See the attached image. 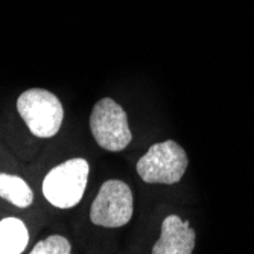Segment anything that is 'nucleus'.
<instances>
[{
    "label": "nucleus",
    "instance_id": "f257e3e1",
    "mask_svg": "<svg viewBox=\"0 0 254 254\" xmlns=\"http://www.w3.org/2000/svg\"><path fill=\"white\" fill-rule=\"evenodd\" d=\"M90 166L85 158L65 160L52 168L43 180V196L57 209H72L84 196Z\"/></svg>",
    "mask_w": 254,
    "mask_h": 254
},
{
    "label": "nucleus",
    "instance_id": "f03ea898",
    "mask_svg": "<svg viewBox=\"0 0 254 254\" xmlns=\"http://www.w3.org/2000/svg\"><path fill=\"white\" fill-rule=\"evenodd\" d=\"M17 111L35 137L51 138L61 129L64 108L49 90L29 88L23 91L17 99Z\"/></svg>",
    "mask_w": 254,
    "mask_h": 254
},
{
    "label": "nucleus",
    "instance_id": "7ed1b4c3",
    "mask_svg": "<svg viewBox=\"0 0 254 254\" xmlns=\"http://www.w3.org/2000/svg\"><path fill=\"white\" fill-rule=\"evenodd\" d=\"M188 154L177 142L165 140L152 145L137 161V174L149 184H177L186 174Z\"/></svg>",
    "mask_w": 254,
    "mask_h": 254
},
{
    "label": "nucleus",
    "instance_id": "20e7f679",
    "mask_svg": "<svg viewBox=\"0 0 254 254\" xmlns=\"http://www.w3.org/2000/svg\"><path fill=\"white\" fill-rule=\"evenodd\" d=\"M90 131L95 142L110 152L124 151L132 140L127 113L111 98L95 104L90 114Z\"/></svg>",
    "mask_w": 254,
    "mask_h": 254
},
{
    "label": "nucleus",
    "instance_id": "39448f33",
    "mask_svg": "<svg viewBox=\"0 0 254 254\" xmlns=\"http://www.w3.org/2000/svg\"><path fill=\"white\" fill-rule=\"evenodd\" d=\"M134 213L132 190L125 181L107 180L90 207V221L98 227L119 228L127 225Z\"/></svg>",
    "mask_w": 254,
    "mask_h": 254
},
{
    "label": "nucleus",
    "instance_id": "423d86ee",
    "mask_svg": "<svg viewBox=\"0 0 254 254\" xmlns=\"http://www.w3.org/2000/svg\"><path fill=\"white\" fill-rule=\"evenodd\" d=\"M195 250V230L189 221L169 215L161 222V233L154 244V254H192Z\"/></svg>",
    "mask_w": 254,
    "mask_h": 254
},
{
    "label": "nucleus",
    "instance_id": "0eeeda50",
    "mask_svg": "<svg viewBox=\"0 0 254 254\" xmlns=\"http://www.w3.org/2000/svg\"><path fill=\"white\" fill-rule=\"evenodd\" d=\"M29 244L26 224L9 216L0 221V254H21Z\"/></svg>",
    "mask_w": 254,
    "mask_h": 254
},
{
    "label": "nucleus",
    "instance_id": "6e6552de",
    "mask_svg": "<svg viewBox=\"0 0 254 254\" xmlns=\"http://www.w3.org/2000/svg\"><path fill=\"white\" fill-rule=\"evenodd\" d=\"M0 198L18 209H28L34 201V192L21 177L0 172Z\"/></svg>",
    "mask_w": 254,
    "mask_h": 254
},
{
    "label": "nucleus",
    "instance_id": "1a4fd4ad",
    "mask_svg": "<svg viewBox=\"0 0 254 254\" xmlns=\"http://www.w3.org/2000/svg\"><path fill=\"white\" fill-rule=\"evenodd\" d=\"M72 245L64 236L52 235L40 242H37L31 254H70Z\"/></svg>",
    "mask_w": 254,
    "mask_h": 254
}]
</instances>
